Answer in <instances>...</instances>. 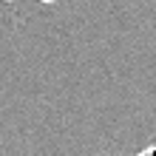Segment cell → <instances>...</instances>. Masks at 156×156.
Masks as SVG:
<instances>
[{"instance_id":"obj_1","label":"cell","mask_w":156,"mask_h":156,"mask_svg":"<svg viewBox=\"0 0 156 156\" xmlns=\"http://www.w3.org/2000/svg\"><path fill=\"white\" fill-rule=\"evenodd\" d=\"M139 156H156V148H148V151H142Z\"/></svg>"},{"instance_id":"obj_2","label":"cell","mask_w":156,"mask_h":156,"mask_svg":"<svg viewBox=\"0 0 156 156\" xmlns=\"http://www.w3.org/2000/svg\"><path fill=\"white\" fill-rule=\"evenodd\" d=\"M43 3H51V0H43Z\"/></svg>"}]
</instances>
